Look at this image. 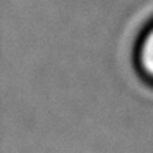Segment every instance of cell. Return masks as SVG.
<instances>
[{
	"mask_svg": "<svg viewBox=\"0 0 153 153\" xmlns=\"http://www.w3.org/2000/svg\"><path fill=\"white\" fill-rule=\"evenodd\" d=\"M133 66L143 82L153 87V18L137 36L133 45Z\"/></svg>",
	"mask_w": 153,
	"mask_h": 153,
	"instance_id": "cell-1",
	"label": "cell"
}]
</instances>
